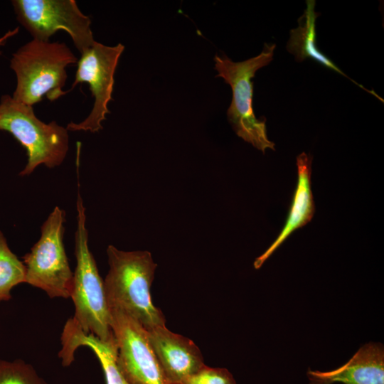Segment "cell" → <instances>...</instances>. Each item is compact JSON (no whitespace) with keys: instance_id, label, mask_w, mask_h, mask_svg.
<instances>
[{"instance_id":"15","label":"cell","mask_w":384,"mask_h":384,"mask_svg":"<svg viewBox=\"0 0 384 384\" xmlns=\"http://www.w3.org/2000/svg\"><path fill=\"white\" fill-rule=\"evenodd\" d=\"M26 267L10 250L0 231V302L11 298V291L16 285L25 283Z\"/></svg>"},{"instance_id":"10","label":"cell","mask_w":384,"mask_h":384,"mask_svg":"<svg viewBox=\"0 0 384 384\" xmlns=\"http://www.w3.org/2000/svg\"><path fill=\"white\" fill-rule=\"evenodd\" d=\"M146 332L166 384H182L186 378L205 366L203 355L195 343L171 331L165 324Z\"/></svg>"},{"instance_id":"3","label":"cell","mask_w":384,"mask_h":384,"mask_svg":"<svg viewBox=\"0 0 384 384\" xmlns=\"http://www.w3.org/2000/svg\"><path fill=\"white\" fill-rule=\"evenodd\" d=\"M77 228L75 233L76 267L73 272L70 297L75 306L73 319L85 334L107 341L114 339L111 314L107 305L104 281L88 246L85 208L78 193Z\"/></svg>"},{"instance_id":"13","label":"cell","mask_w":384,"mask_h":384,"mask_svg":"<svg viewBox=\"0 0 384 384\" xmlns=\"http://www.w3.org/2000/svg\"><path fill=\"white\" fill-rule=\"evenodd\" d=\"M311 155L305 152L297 156V183L286 222L276 240L263 254L255 259V269L260 268L294 230L302 228L312 219L315 206L311 188Z\"/></svg>"},{"instance_id":"11","label":"cell","mask_w":384,"mask_h":384,"mask_svg":"<svg viewBox=\"0 0 384 384\" xmlns=\"http://www.w3.org/2000/svg\"><path fill=\"white\" fill-rule=\"evenodd\" d=\"M309 384H384V348L369 342L344 365L329 371L308 369Z\"/></svg>"},{"instance_id":"18","label":"cell","mask_w":384,"mask_h":384,"mask_svg":"<svg viewBox=\"0 0 384 384\" xmlns=\"http://www.w3.org/2000/svg\"><path fill=\"white\" fill-rule=\"evenodd\" d=\"M18 32V28H16L13 30L8 31L2 36H1L0 37V47L3 46L6 43V42L8 41L9 38L17 34ZM1 53V52L0 50V55Z\"/></svg>"},{"instance_id":"9","label":"cell","mask_w":384,"mask_h":384,"mask_svg":"<svg viewBox=\"0 0 384 384\" xmlns=\"http://www.w3.org/2000/svg\"><path fill=\"white\" fill-rule=\"evenodd\" d=\"M111 326L117 346V363L129 384H166L149 343L146 330L119 310H110Z\"/></svg>"},{"instance_id":"8","label":"cell","mask_w":384,"mask_h":384,"mask_svg":"<svg viewBox=\"0 0 384 384\" xmlns=\"http://www.w3.org/2000/svg\"><path fill=\"white\" fill-rule=\"evenodd\" d=\"M124 50V46L121 43L108 46L95 41L90 48L81 53L70 90L79 83H87L94 104L90 113L82 122L78 124L71 122L67 125L68 131L97 132L102 129V122L110 113L107 105L112 100L115 70Z\"/></svg>"},{"instance_id":"1","label":"cell","mask_w":384,"mask_h":384,"mask_svg":"<svg viewBox=\"0 0 384 384\" xmlns=\"http://www.w3.org/2000/svg\"><path fill=\"white\" fill-rule=\"evenodd\" d=\"M110 269L104 280L108 307L132 316L145 330L164 325L163 312L152 302L150 289L157 265L146 250L107 248Z\"/></svg>"},{"instance_id":"7","label":"cell","mask_w":384,"mask_h":384,"mask_svg":"<svg viewBox=\"0 0 384 384\" xmlns=\"http://www.w3.org/2000/svg\"><path fill=\"white\" fill-rule=\"evenodd\" d=\"M16 18L33 39L49 41L60 30L71 38L81 53L95 43L91 21L74 0H13Z\"/></svg>"},{"instance_id":"14","label":"cell","mask_w":384,"mask_h":384,"mask_svg":"<svg viewBox=\"0 0 384 384\" xmlns=\"http://www.w3.org/2000/svg\"><path fill=\"white\" fill-rule=\"evenodd\" d=\"M315 1H306V9L304 14L299 18V26L290 31V37L287 45V50L293 54L297 61L301 62L311 58L323 66L348 78L356 85L360 86L374 96L378 97L373 91L368 90L361 85L348 78L329 58L319 51L316 46V19L319 14L314 11Z\"/></svg>"},{"instance_id":"2","label":"cell","mask_w":384,"mask_h":384,"mask_svg":"<svg viewBox=\"0 0 384 384\" xmlns=\"http://www.w3.org/2000/svg\"><path fill=\"white\" fill-rule=\"evenodd\" d=\"M78 60L64 43L33 38L12 54L10 68L16 77L12 97L32 107L44 96L50 101L58 100L68 92L63 90L66 68Z\"/></svg>"},{"instance_id":"17","label":"cell","mask_w":384,"mask_h":384,"mask_svg":"<svg viewBox=\"0 0 384 384\" xmlns=\"http://www.w3.org/2000/svg\"><path fill=\"white\" fill-rule=\"evenodd\" d=\"M182 384H237L226 368H212L205 365L196 373L186 378Z\"/></svg>"},{"instance_id":"6","label":"cell","mask_w":384,"mask_h":384,"mask_svg":"<svg viewBox=\"0 0 384 384\" xmlns=\"http://www.w3.org/2000/svg\"><path fill=\"white\" fill-rule=\"evenodd\" d=\"M65 212L55 206L41 226L38 241L22 257L25 283L44 291L50 298L70 297L73 272L63 244Z\"/></svg>"},{"instance_id":"16","label":"cell","mask_w":384,"mask_h":384,"mask_svg":"<svg viewBox=\"0 0 384 384\" xmlns=\"http://www.w3.org/2000/svg\"><path fill=\"white\" fill-rule=\"evenodd\" d=\"M0 384H48L32 365L21 359L0 360Z\"/></svg>"},{"instance_id":"4","label":"cell","mask_w":384,"mask_h":384,"mask_svg":"<svg viewBox=\"0 0 384 384\" xmlns=\"http://www.w3.org/2000/svg\"><path fill=\"white\" fill-rule=\"evenodd\" d=\"M0 130L10 133L26 150L28 161L20 176H28L41 164L60 165L69 147L68 129L56 122L45 123L33 107L4 95L0 100Z\"/></svg>"},{"instance_id":"5","label":"cell","mask_w":384,"mask_h":384,"mask_svg":"<svg viewBox=\"0 0 384 384\" xmlns=\"http://www.w3.org/2000/svg\"><path fill=\"white\" fill-rule=\"evenodd\" d=\"M276 44L265 43L262 52L253 58L234 62L225 55H215L216 77H221L230 85L233 97L227 117L237 135L265 153L267 149L275 150L274 143L267 134L266 118L257 119L252 108L253 82L255 73L273 59Z\"/></svg>"},{"instance_id":"12","label":"cell","mask_w":384,"mask_h":384,"mask_svg":"<svg viewBox=\"0 0 384 384\" xmlns=\"http://www.w3.org/2000/svg\"><path fill=\"white\" fill-rule=\"evenodd\" d=\"M62 348L58 353L62 365L72 364L75 352L80 346L90 348L102 368L106 384H129L122 374L117 363V346L115 338L105 341L90 334L84 333L73 318L68 319L61 335Z\"/></svg>"}]
</instances>
